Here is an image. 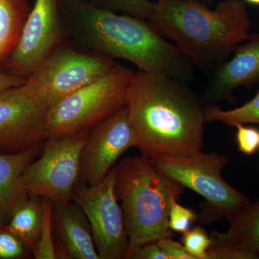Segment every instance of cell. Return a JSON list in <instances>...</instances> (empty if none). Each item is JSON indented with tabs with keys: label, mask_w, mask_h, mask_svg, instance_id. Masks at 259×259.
I'll use <instances>...</instances> for the list:
<instances>
[{
	"label": "cell",
	"mask_w": 259,
	"mask_h": 259,
	"mask_svg": "<svg viewBox=\"0 0 259 259\" xmlns=\"http://www.w3.org/2000/svg\"><path fill=\"white\" fill-rule=\"evenodd\" d=\"M125 108L135 147L144 156H192L202 152L204 108L187 82L135 71L126 92Z\"/></svg>",
	"instance_id": "obj_1"
},
{
	"label": "cell",
	"mask_w": 259,
	"mask_h": 259,
	"mask_svg": "<svg viewBox=\"0 0 259 259\" xmlns=\"http://www.w3.org/2000/svg\"><path fill=\"white\" fill-rule=\"evenodd\" d=\"M67 36L78 47L133 63L139 70L189 82L194 66L148 20L99 9L80 0H58Z\"/></svg>",
	"instance_id": "obj_2"
},
{
	"label": "cell",
	"mask_w": 259,
	"mask_h": 259,
	"mask_svg": "<svg viewBox=\"0 0 259 259\" xmlns=\"http://www.w3.org/2000/svg\"><path fill=\"white\" fill-rule=\"evenodd\" d=\"M148 21L208 75L250 37L251 27L241 0H223L214 9L191 0H157Z\"/></svg>",
	"instance_id": "obj_3"
},
{
	"label": "cell",
	"mask_w": 259,
	"mask_h": 259,
	"mask_svg": "<svg viewBox=\"0 0 259 259\" xmlns=\"http://www.w3.org/2000/svg\"><path fill=\"white\" fill-rule=\"evenodd\" d=\"M114 168L116 192L129 238L125 257L141 245L173 237L168 224L170 207L185 187L142 154L124 158Z\"/></svg>",
	"instance_id": "obj_4"
},
{
	"label": "cell",
	"mask_w": 259,
	"mask_h": 259,
	"mask_svg": "<svg viewBox=\"0 0 259 259\" xmlns=\"http://www.w3.org/2000/svg\"><path fill=\"white\" fill-rule=\"evenodd\" d=\"M135 71L116 63L108 72L47 110L48 138L89 132L125 106Z\"/></svg>",
	"instance_id": "obj_5"
},
{
	"label": "cell",
	"mask_w": 259,
	"mask_h": 259,
	"mask_svg": "<svg viewBox=\"0 0 259 259\" xmlns=\"http://www.w3.org/2000/svg\"><path fill=\"white\" fill-rule=\"evenodd\" d=\"M57 46L24 83L32 98L48 110L65 97L108 72L115 59L73 42Z\"/></svg>",
	"instance_id": "obj_6"
},
{
	"label": "cell",
	"mask_w": 259,
	"mask_h": 259,
	"mask_svg": "<svg viewBox=\"0 0 259 259\" xmlns=\"http://www.w3.org/2000/svg\"><path fill=\"white\" fill-rule=\"evenodd\" d=\"M151 159L162 173L206 199L207 221L220 218L229 221L250 204L248 197L223 180L221 172L228 162L225 155L202 152L192 156H163Z\"/></svg>",
	"instance_id": "obj_7"
},
{
	"label": "cell",
	"mask_w": 259,
	"mask_h": 259,
	"mask_svg": "<svg viewBox=\"0 0 259 259\" xmlns=\"http://www.w3.org/2000/svg\"><path fill=\"white\" fill-rule=\"evenodd\" d=\"M88 133L47 138L40 157L35 158L23 174L29 197L49 199L53 203L72 200L80 180L81 152Z\"/></svg>",
	"instance_id": "obj_8"
},
{
	"label": "cell",
	"mask_w": 259,
	"mask_h": 259,
	"mask_svg": "<svg viewBox=\"0 0 259 259\" xmlns=\"http://www.w3.org/2000/svg\"><path fill=\"white\" fill-rule=\"evenodd\" d=\"M71 201L88 218L100 258H125L129 238L116 192L115 168L96 185L78 184Z\"/></svg>",
	"instance_id": "obj_9"
},
{
	"label": "cell",
	"mask_w": 259,
	"mask_h": 259,
	"mask_svg": "<svg viewBox=\"0 0 259 259\" xmlns=\"http://www.w3.org/2000/svg\"><path fill=\"white\" fill-rule=\"evenodd\" d=\"M66 36L58 0H35L16 49L2 66L28 78Z\"/></svg>",
	"instance_id": "obj_10"
},
{
	"label": "cell",
	"mask_w": 259,
	"mask_h": 259,
	"mask_svg": "<svg viewBox=\"0 0 259 259\" xmlns=\"http://www.w3.org/2000/svg\"><path fill=\"white\" fill-rule=\"evenodd\" d=\"M24 83L0 92V153L26 151L48 138L47 110Z\"/></svg>",
	"instance_id": "obj_11"
},
{
	"label": "cell",
	"mask_w": 259,
	"mask_h": 259,
	"mask_svg": "<svg viewBox=\"0 0 259 259\" xmlns=\"http://www.w3.org/2000/svg\"><path fill=\"white\" fill-rule=\"evenodd\" d=\"M131 147H135V139L124 106L89 131L81 152L80 181L88 186L100 183Z\"/></svg>",
	"instance_id": "obj_12"
},
{
	"label": "cell",
	"mask_w": 259,
	"mask_h": 259,
	"mask_svg": "<svg viewBox=\"0 0 259 259\" xmlns=\"http://www.w3.org/2000/svg\"><path fill=\"white\" fill-rule=\"evenodd\" d=\"M231 59L209 75L204 100L234 102L233 92L241 87L250 88L259 82V33L250 35L233 50Z\"/></svg>",
	"instance_id": "obj_13"
},
{
	"label": "cell",
	"mask_w": 259,
	"mask_h": 259,
	"mask_svg": "<svg viewBox=\"0 0 259 259\" xmlns=\"http://www.w3.org/2000/svg\"><path fill=\"white\" fill-rule=\"evenodd\" d=\"M52 226L57 258L100 259L88 218L73 201L54 203Z\"/></svg>",
	"instance_id": "obj_14"
},
{
	"label": "cell",
	"mask_w": 259,
	"mask_h": 259,
	"mask_svg": "<svg viewBox=\"0 0 259 259\" xmlns=\"http://www.w3.org/2000/svg\"><path fill=\"white\" fill-rule=\"evenodd\" d=\"M41 146L19 153H0V223L7 224L15 211L29 198L23 174L37 158Z\"/></svg>",
	"instance_id": "obj_15"
},
{
	"label": "cell",
	"mask_w": 259,
	"mask_h": 259,
	"mask_svg": "<svg viewBox=\"0 0 259 259\" xmlns=\"http://www.w3.org/2000/svg\"><path fill=\"white\" fill-rule=\"evenodd\" d=\"M30 12L27 0H0V66L16 49Z\"/></svg>",
	"instance_id": "obj_16"
},
{
	"label": "cell",
	"mask_w": 259,
	"mask_h": 259,
	"mask_svg": "<svg viewBox=\"0 0 259 259\" xmlns=\"http://www.w3.org/2000/svg\"><path fill=\"white\" fill-rule=\"evenodd\" d=\"M44 224L42 198L29 197L13 213L6 226L32 248L40 238Z\"/></svg>",
	"instance_id": "obj_17"
},
{
	"label": "cell",
	"mask_w": 259,
	"mask_h": 259,
	"mask_svg": "<svg viewBox=\"0 0 259 259\" xmlns=\"http://www.w3.org/2000/svg\"><path fill=\"white\" fill-rule=\"evenodd\" d=\"M229 222L226 234L241 248L259 255V199Z\"/></svg>",
	"instance_id": "obj_18"
},
{
	"label": "cell",
	"mask_w": 259,
	"mask_h": 259,
	"mask_svg": "<svg viewBox=\"0 0 259 259\" xmlns=\"http://www.w3.org/2000/svg\"><path fill=\"white\" fill-rule=\"evenodd\" d=\"M206 122H221L225 125L259 124V90L254 97L244 105L225 110L216 105H209L204 108Z\"/></svg>",
	"instance_id": "obj_19"
},
{
	"label": "cell",
	"mask_w": 259,
	"mask_h": 259,
	"mask_svg": "<svg viewBox=\"0 0 259 259\" xmlns=\"http://www.w3.org/2000/svg\"><path fill=\"white\" fill-rule=\"evenodd\" d=\"M99 9L131 15L148 20L154 11L151 0H80Z\"/></svg>",
	"instance_id": "obj_20"
},
{
	"label": "cell",
	"mask_w": 259,
	"mask_h": 259,
	"mask_svg": "<svg viewBox=\"0 0 259 259\" xmlns=\"http://www.w3.org/2000/svg\"><path fill=\"white\" fill-rule=\"evenodd\" d=\"M207 259H259V255L250 253L237 245L226 233L212 232Z\"/></svg>",
	"instance_id": "obj_21"
},
{
	"label": "cell",
	"mask_w": 259,
	"mask_h": 259,
	"mask_svg": "<svg viewBox=\"0 0 259 259\" xmlns=\"http://www.w3.org/2000/svg\"><path fill=\"white\" fill-rule=\"evenodd\" d=\"M44 207V224L38 241L32 247V255L35 259H56L55 246L53 234V203L47 199H42Z\"/></svg>",
	"instance_id": "obj_22"
},
{
	"label": "cell",
	"mask_w": 259,
	"mask_h": 259,
	"mask_svg": "<svg viewBox=\"0 0 259 259\" xmlns=\"http://www.w3.org/2000/svg\"><path fill=\"white\" fill-rule=\"evenodd\" d=\"M31 255V248L6 224L0 223V259H25Z\"/></svg>",
	"instance_id": "obj_23"
},
{
	"label": "cell",
	"mask_w": 259,
	"mask_h": 259,
	"mask_svg": "<svg viewBox=\"0 0 259 259\" xmlns=\"http://www.w3.org/2000/svg\"><path fill=\"white\" fill-rule=\"evenodd\" d=\"M182 242L195 259H207V251L212 241L207 231L197 226L183 233Z\"/></svg>",
	"instance_id": "obj_24"
},
{
	"label": "cell",
	"mask_w": 259,
	"mask_h": 259,
	"mask_svg": "<svg viewBox=\"0 0 259 259\" xmlns=\"http://www.w3.org/2000/svg\"><path fill=\"white\" fill-rule=\"evenodd\" d=\"M177 200L178 199H172L168 224L172 231L183 234L189 231L192 224L197 221V214L193 209L181 205Z\"/></svg>",
	"instance_id": "obj_25"
},
{
	"label": "cell",
	"mask_w": 259,
	"mask_h": 259,
	"mask_svg": "<svg viewBox=\"0 0 259 259\" xmlns=\"http://www.w3.org/2000/svg\"><path fill=\"white\" fill-rule=\"evenodd\" d=\"M236 139L238 151L247 156L256 152L259 147V130L239 124L236 126Z\"/></svg>",
	"instance_id": "obj_26"
},
{
	"label": "cell",
	"mask_w": 259,
	"mask_h": 259,
	"mask_svg": "<svg viewBox=\"0 0 259 259\" xmlns=\"http://www.w3.org/2000/svg\"><path fill=\"white\" fill-rule=\"evenodd\" d=\"M127 259H170L157 241L147 243L135 248L126 255Z\"/></svg>",
	"instance_id": "obj_27"
},
{
	"label": "cell",
	"mask_w": 259,
	"mask_h": 259,
	"mask_svg": "<svg viewBox=\"0 0 259 259\" xmlns=\"http://www.w3.org/2000/svg\"><path fill=\"white\" fill-rule=\"evenodd\" d=\"M162 249L166 252L170 259H195L185 247L178 242L174 241L172 237L161 238L157 241Z\"/></svg>",
	"instance_id": "obj_28"
},
{
	"label": "cell",
	"mask_w": 259,
	"mask_h": 259,
	"mask_svg": "<svg viewBox=\"0 0 259 259\" xmlns=\"http://www.w3.org/2000/svg\"><path fill=\"white\" fill-rule=\"evenodd\" d=\"M27 78L11 74L0 66V92L20 86L26 81Z\"/></svg>",
	"instance_id": "obj_29"
},
{
	"label": "cell",
	"mask_w": 259,
	"mask_h": 259,
	"mask_svg": "<svg viewBox=\"0 0 259 259\" xmlns=\"http://www.w3.org/2000/svg\"><path fill=\"white\" fill-rule=\"evenodd\" d=\"M191 1L197 2V3H201L207 5V6L211 7L214 5L216 0H191Z\"/></svg>",
	"instance_id": "obj_30"
},
{
	"label": "cell",
	"mask_w": 259,
	"mask_h": 259,
	"mask_svg": "<svg viewBox=\"0 0 259 259\" xmlns=\"http://www.w3.org/2000/svg\"><path fill=\"white\" fill-rule=\"evenodd\" d=\"M244 1L249 3V4L258 5L259 6V0H244Z\"/></svg>",
	"instance_id": "obj_31"
},
{
	"label": "cell",
	"mask_w": 259,
	"mask_h": 259,
	"mask_svg": "<svg viewBox=\"0 0 259 259\" xmlns=\"http://www.w3.org/2000/svg\"><path fill=\"white\" fill-rule=\"evenodd\" d=\"M259 148V147H258Z\"/></svg>",
	"instance_id": "obj_32"
}]
</instances>
